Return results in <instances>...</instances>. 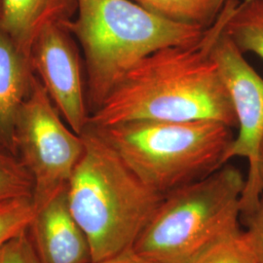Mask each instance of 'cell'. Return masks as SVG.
I'll return each mask as SVG.
<instances>
[{"mask_svg": "<svg viewBox=\"0 0 263 263\" xmlns=\"http://www.w3.org/2000/svg\"><path fill=\"white\" fill-rule=\"evenodd\" d=\"M238 3L228 0L197 41L161 48L144 57L90 114L88 125L105 128L138 120H213L237 126L213 50Z\"/></svg>", "mask_w": 263, "mask_h": 263, "instance_id": "1", "label": "cell"}, {"mask_svg": "<svg viewBox=\"0 0 263 263\" xmlns=\"http://www.w3.org/2000/svg\"><path fill=\"white\" fill-rule=\"evenodd\" d=\"M67 185L68 204L91 247L92 263L131 250L165 196L146 185L93 127Z\"/></svg>", "mask_w": 263, "mask_h": 263, "instance_id": "2", "label": "cell"}, {"mask_svg": "<svg viewBox=\"0 0 263 263\" xmlns=\"http://www.w3.org/2000/svg\"><path fill=\"white\" fill-rule=\"evenodd\" d=\"M62 26L83 52L90 114L144 57L193 43L207 29L164 19L133 0H77L76 16Z\"/></svg>", "mask_w": 263, "mask_h": 263, "instance_id": "3", "label": "cell"}, {"mask_svg": "<svg viewBox=\"0 0 263 263\" xmlns=\"http://www.w3.org/2000/svg\"><path fill=\"white\" fill-rule=\"evenodd\" d=\"M93 128L146 185L164 196L223 167L234 139L231 127L213 120H138Z\"/></svg>", "mask_w": 263, "mask_h": 263, "instance_id": "4", "label": "cell"}, {"mask_svg": "<svg viewBox=\"0 0 263 263\" xmlns=\"http://www.w3.org/2000/svg\"><path fill=\"white\" fill-rule=\"evenodd\" d=\"M246 179L224 165L207 178L166 195L133 250L151 263H193L240 232Z\"/></svg>", "mask_w": 263, "mask_h": 263, "instance_id": "5", "label": "cell"}, {"mask_svg": "<svg viewBox=\"0 0 263 263\" xmlns=\"http://www.w3.org/2000/svg\"><path fill=\"white\" fill-rule=\"evenodd\" d=\"M13 145L33 179L37 212L67 187L84 141L63 119L35 74L16 119Z\"/></svg>", "mask_w": 263, "mask_h": 263, "instance_id": "6", "label": "cell"}, {"mask_svg": "<svg viewBox=\"0 0 263 263\" xmlns=\"http://www.w3.org/2000/svg\"><path fill=\"white\" fill-rule=\"evenodd\" d=\"M213 55L230 96L239 132L226 152V163L234 157L249 162V175L240 201L241 216L249 218L261 200L263 179L259 149L263 139V79L245 60L244 54L226 34L217 39Z\"/></svg>", "mask_w": 263, "mask_h": 263, "instance_id": "7", "label": "cell"}, {"mask_svg": "<svg viewBox=\"0 0 263 263\" xmlns=\"http://www.w3.org/2000/svg\"><path fill=\"white\" fill-rule=\"evenodd\" d=\"M33 73L69 128L81 135L89 124L81 61L76 40L62 25L48 27L31 50Z\"/></svg>", "mask_w": 263, "mask_h": 263, "instance_id": "8", "label": "cell"}, {"mask_svg": "<svg viewBox=\"0 0 263 263\" xmlns=\"http://www.w3.org/2000/svg\"><path fill=\"white\" fill-rule=\"evenodd\" d=\"M28 233L39 263H92L90 243L71 214L67 187L38 210Z\"/></svg>", "mask_w": 263, "mask_h": 263, "instance_id": "9", "label": "cell"}, {"mask_svg": "<svg viewBox=\"0 0 263 263\" xmlns=\"http://www.w3.org/2000/svg\"><path fill=\"white\" fill-rule=\"evenodd\" d=\"M76 11L77 0H1L0 28L30 59L42 31L72 19Z\"/></svg>", "mask_w": 263, "mask_h": 263, "instance_id": "10", "label": "cell"}, {"mask_svg": "<svg viewBox=\"0 0 263 263\" xmlns=\"http://www.w3.org/2000/svg\"><path fill=\"white\" fill-rule=\"evenodd\" d=\"M33 74L30 59L0 28V148L14 155L15 123Z\"/></svg>", "mask_w": 263, "mask_h": 263, "instance_id": "11", "label": "cell"}, {"mask_svg": "<svg viewBox=\"0 0 263 263\" xmlns=\"http://www.w3.org/2000/svg\"><path fill=\"white\" fill-rule=\"evenodd\" d=\"M144 9L175 23L206 28L217 19L228 0H133Z\"/></svg>", "mask_w": 263, "mask_h": 263, "instance_id": "12", "label": "cell"}, {"mask_svg": "<svg viewBox=\"0 0 263 263\" xmlns=\"http://www.w3.org/2000/svg\"><path fill=\"white\" fill-rule=\"evenodd\" d=\"M226 32L243 54L252 52L263 60V0L239 2Z\"/></svg>", "mask_w": 263, "mask_h": 263, "instance_id": "13", "label": "cell"}, {"mask_svg": "<svg viewBox=\"0 0 263 263\" xmlns=\"http://www.w3.org/2000/svg\"><path fill=\"white\" fill-rule=\"evenodd\" d=\"M33 179L21 160L0 148V202L33 195Z\"/></svg>", "mask_w": 263, "mask_h": 263, "instance_id": "14", "label": "cell"}, {"mask_svg": "<svg viewBox=\"0 0 263 263\" xmlns=\"http://www.w3.org/2000/svg\"><path fill=\"white\" fill-rule=\"evenodd\" d=\"M35 215L32 198H14L0 202V253L11 240L28 230Z\"/></svg>", "mask_w": 263, "mask_h": 263, "instance_id": "15", "label": "cell"}, {"mask_svg": "<svg viewBox=\"0 0 263 263\" xmlns=\"http://www.w3.org/2000/svg\"><path fill=\"white\" fill-rule=\"evenodd\" d=\"M193 263H256L244 231L230 236L208 250Z\"/></svg>", "mask_w": 263, "mask_h": 263, "instance_id": "16", "label": "cell"}, {"mask_svg": "<svg viewBox=\"0 0 263 263\" xmlns=\"http://www.w3.org/2000/svg\"><path fill=\"white\" fill-rule=\"evenodd\" d=\"M0 263H39L28 230L5 245L0 253Z\"/></svg>", "mask_w": 263, "mask_h": 263, "instance_id": "17", "label": "cell"}, {"mask_svg": "<svg viewBox=\"0 0 263 263\" xmlns=\"http://www.w3.org/2000/svg\"><path fill=\"white\" fill-rule=\"evenodd\" d=\"M247 221L248 230L244 231L245 237L256 263H263V198Z\"/></svg>", "mask_w": 263, "mask_h": 263, "instance_id": "18", "label": "cell"}, {"mask_svg": "<svg viewBox=\"0 0 263 263\" xmlns=\"http://www.w3.org/2000/svg\"><path fill=\"white\" fill-rule=\"evenodd\" d=\"M99 263H151L148 262L147 260L143 259L140 255L136 254L134 250H128L124 252L122 254H118L117 256L112 257L110 259L104 260L102 262Z\"/></svg>", "mask_w": 263, "mask_h": 263, "instance_id": "19", "label": "cell"}, {"mask_svg": "<svg viewBox=\"0 0 263 263\" xmlns=\"http://www.w3.org/2000/svg\"><path fill=\"white\" fill-rule=\"evenodd\" d=\"M258 165H259V172L263 179V139L260 144V149H259V161H258Z\"/></svg>", "mask_w": 263, "mask_h": 263, "instance_id": "20", "label": "cell"}, {"mask_svg": "<svg viewBox=\"0 0 263 263\" xmlns=\"http://www.w3.org/2000/svg\"><path fill=\"white\" fill-rule=\"evenodd\" d=\"M0 15H1V0H0Z\"/></svg>", "mask_w": 263, "mask_h": 263, "instance_id": "21", "label": "cell"}]
</instances>
